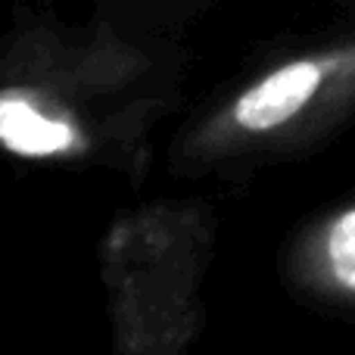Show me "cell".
Wrapping results in <instances>:
<instances>
[{
	"label": "cell",
	"instance_id": "1",
	"mask_svg": "<svg viewBox=\"0 0 355 355\" xmlns=\"http://www.w3.org/2000/svg\"><path fill=\"white\" fill-rule=\"evenodd\" d=\"M324 81V66L315 60H296L271 72L256 87L243 94L234 106L237 125L250 131H265L293 119Z\"/></svg>",
	"mask_w": 355,
	"mask_h": 355
},
{
	"label": "cell",
	"instance_id": "2",
	"mask_svg": "<svg viewBox=\"0 0 355 355\" xmlns=\"http://www.w3.org/2000/svg\"><path fill=\"white\" fill-rule=\"evenodd\" d=\"M0 135L10 150L22 156H50L72 147L75 135L60 119H44L28 100L6 94L0 103Z\"/></svg>",
	"mask_w": 355,
	"mask_h": 355
},
{
	"label": "cell",
	"instance_id": "3",
	"mask_svg": "<svg viewBox=\"0 0 355 355\" xmlns=\"http://www.w3.org/2000/svg\"><path fill=\"white\" fill-rule=\"evenodd\" d=\"M327 252H331L334 275L343 287L355 290V209L340 215L337 225L331 227L327 237Z\"/></svg>",
	"mask_w": 355,
	"mask_h": 355
}]
</instances>
